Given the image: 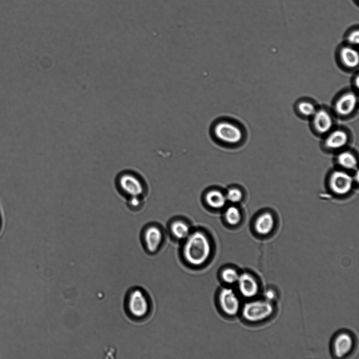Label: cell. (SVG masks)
<instances>
[{
	"mask_svg": "<svg viewBox=\"0 0 359 359\" xmlns=\"http://www.w3.org/2000/svg\"><path fill=\"white\" fill-rule=\"evenodd\" d=\"M338 162L343 167L348 169H354L357 165V160L355 157L349 152H344L338 156Z\"/></svg>",
	"mask_w": 359,
	"mask_h": 359,
	"instance_id": "obj_19",
	"label": "cell"
},
{
	"mask_svg": "<svg viewBox=\"0 0 359 359\" xmlns=\"http://www.w3.org/2000/svg\"><path fill=\"white\" fill-rule=\"evenodd\" d=\"M354 85L357 89L358 88V86H359V77L358 75H357L354 79Z\"/></svg>",
	"mask_w": 359,
	"mask_h": 359,
	"instance_id": "obj_26",
	"label": "cell"
},
{
	"mask_svg": "<svg viewBox=\"0 0 359 359\" xmlns=\"http://www.w3.org/2000/svg\"><path fill=\"white\" fill-rule=\"evenodd\" d=\"M275 219L270 213H264L256 219L255 223V230L260 235H267L273 230Z\"/></svg>",
	"mask_w": 359,
	"mask_h": 359,
	"instance_id": "obj_14",
	"label": "cell"
},
{
	"mask_svg": "<svg viewBox=\"0 0 359 359\" xmlns=\"http://www.w3.org/2000/svg\"><path fill=\"white\" fill-rule=\"evenodd\" d=\"M239 275L237 271L232 268H226L221 273L223 280L229 284H236Z\"/></svg>",
	"mask_w": 359,
	"mask_h": 359,
	"instance_id": "obj_21",
	"label": "cell"
},
{
	"mask_svg": "<svg viewBox=\"0 0 359 359\" xmlns=\"http://www.w3.org/2000/svg\"><path fill=\"white\" fill-rule=\"evenodd\" d=\"M124 308L127 316L131 318L144 317L148 312L149 304L143 291L139 288L130 289L125 298Z\"/></svg>",
	"mask_w": 359,
	"mask_h": 359,
	"instance_id": "obj_4",
	"label": "cell"
},
{
	"mask_svg": "<svg viewBox=\"0 0 359 359\" xmlns=\"http://www.w3.org/2000/svg\"><path fill=\"white\" fill-rule=\"evenodd\" d=\"M273 302L266 299L254 300L245 303L242 309L244 319L251 323H258L271 318L274 313Z\"/></svg>",
	"mask_w": 359,
	"mask_h": 359,
	"instance_id": "obj_3",
	"label": "cell"
},
{
	"mask_svg": "<svg viewBox=\"0 0 359 359\" xmlns=\"http://www.w3.org/2000/svg\"><path fill=\"white\" fill-rule=\"evenodd\" d=\"M116 184L119 193L128 198L140 197L144 193V187L140 179L128 171H123L118 174Z\"/></svg>",
	"mask_w": 359,
	"mask_h": 359,
	"instance_id": "obj_5",
	"label": "cell"
},
{
	"mask_svg": "<svg viewBox=\"0 0 359 359\" xmlns=\"http://www.w3.org/2000/svg\"><path fill=\"white\" fill-rule=\"evenodd\" d=\"M213 130L219 141L230 144L239 143L242 139V130L236 121L228 118L217 119L214 123Z\"/></svg>",
	"mask_w": 359,
	"mask_h": 359,
	"instance_id": "obj_2",
	"label": "cell"
},
{
	"mask_svg": "<svg viewBox=\"0 0 359 359\" xmlns=\"http://www.w3.org/2000/svg\"><path fill=\"white\" fill-rule=\"evenodd\" d=\"M225 218L230 225L235 226L240 222L241 215L239 210L235 206H231L225 213Z\"/></svg>",
	"mask_w": 359,
	"mask_h": 359,
	"instance_id": "obj_20",
	"label": "cell"
},
{
	"mask_svg": "<svg viewBox=\"0 0 359 359\" xmlns=\"http://www.w3.org/2000/svg\"><path fill=\"white\" fill-rule=\"evenodd\" d=\"M211 253V245L207 236L203 233L196 232L187 238L184 248L186 260L195 266L204 264Z\"/></svg>",
	"mask_w": 359,
	"mask_h": 359,
	"instance_id": "obj_1",
	"label": "cell"
},
{
	"mask_svg": "<svg viewBox=\"0 0 359 359\" xmlns=\"http://www.w3.org/2000/svg\"><path fill=\"white\" fill-rule=\"evenodd\" d=\"M353 178L348 173L341 171L334 172L330 178L329 184L335 194L344 195L349 193L352 187Z\"/></svg>",
	"mask_w": 359,
	"mask_h": 359,
	"instance_id": "obj_7",
	"label": "cell"
},
{
	"mask_svg": "<svg viewBox=\"0 0 359 359\" xmlns=\"http://www.w3.org/2000/svg\"><path fill=\"white\" fill-rule=\"evenodd\" d=\"M311 119L314 130L319 134H327L333 129L334 122L332 114L325 107L318 108Z\"/></svg>",
	"mask_w": 359,
	"mask_h": 359,
	"instance_id": "obj_8",
	"label": "cell"
},
{
	"mask_svg": "<svg viewBox=\"0 0 359 359\" xmlns=\"http://www.w3.org/2000/svg\"><path fill=\"white\" fill-rule=\"evenodd\" d=\"M141 204V200L139 196H133L128 198L127 205L131 209L139 207Z\"/></svg>",
	"mask_w": 359,
	"mask_h": 359,
	"instance_id": "obj_24",
	"label": "cell"
},
{
	"mask_svg": "<svg viewBox=\"0 0 359 359\" xmlns=\"http://www.w3.org/2000/svg\"><path fill=\"white\" fill-rule=\"evenodd\" d=\"M206 201L210 207L220 209L225 206L228 200L226 196L221 192L217 190H213L206 195Z\"/></svg>",
	"mask_w": 359,
	"mask_h": 359,
	"instance_id": "obj_16",
	"label": "cell"
},
{
	"mask_svg": "<svg viewBox=\"0 0 359 359\" xmlns=\"http://www.w3.org/2000/svg\"><path fill=\"white\" fill-rule=\"evenodd\" d=\"M219 303L222 311L230 316H234L240 308V302L235 291L230 288H223L219 294Z\"/></svg>",
	"mask_w": 359,
	"mask_h": 359,
	"instance_id": "obj_9",
	"label": "cell"
},
{
	"mask_svg": "<svg viewBox=\"0 0 359 359\" xmlns=\"http://www.w3.org/2000/svg\"><path fill=\"white\" fill-rule=\"evenodd\" d=\"M276 297V293L273 290L269 289L266 291L264 294L265 299L273 302Z\"/></svg>",
	"mask_w": 359,
	"mask_h": 359,
	"instance_id": "obj_25",
	"label": "cell"
},
{
	"mask_svg": "<svg viewBox=\"0 0 359 359\" xmlns=\"http://www.w3.org/2000/svg\"><path fill=\"white\" fill-rule=\"evenodd\" d=\"M171 230L174 236L179 239H186L190 235L189 226L181 221L174 222L172 225Z\"/></svg>",
	"mask_w": 359,
	"mask_h": 359,
	"instance_id": "obj_18",
	"label": "cell"
},
{
	"mask_svg": "<svg viewBox=\"0 0 359 359\" xmlns=\"http://www.w3.org/2000/svg\"><path fill=\"white\" fill-rule=\"evenodd\" d=\"M298 113L303 117L311 119L316 113L318 108L313 102L303 100L299 102L296 106Z\"/></svg>",
	"mask_w": 359,
	"mask_h": 359,
	"instance_id": "obj_17",
	"label": "cell"
},
{
	"mask_svg": "<svg viewBox=\"0 0 359 359\" xmlns=\"http://www.w3.org/2000/svg\"><path fill=\"white\" fill-rule=\"evenodd\" d=\"M242 193L238 189L232 188L229 191L226 196L227 200L233 203H237L242 198Z\"/></svg>",
	"mask_w": 359,
	"mask_h": 359,
	"instance_id": "obj_23",
	"label": "cell"
},
{
	"mask_svg": "<svg viewBox=\"0 0 359 359\" xmlns=\"http://www.w3.org/2000/svg\"><path fill=\"white\" fill-rule=\"evenodd\" d=\"M237 284L239 292L244 298H253L259 293V283L256 278L251 274L244 273L240 275Z\"/></svg>",
	"mask_w": 359,
	"mask_h": 359,
	"instance_id": "obj_10",
	"label": "cell"
},
{
	"mask_svg": "<svg viewBox=\"0 0 359 359\" xmlns=\"http://www.w3.org/2000/svg\"><path fill=\"white\" fill-rule=\"evenodd\" d=\"M354 345L353 336L346 332L336 335L333 343V351L336 357L343 358L352 351Z\"/></svg>",
	"mask_w": 359,
	"mask_h": 359,
	"instance_id": "obj_11",
	"label": "cell"
},
{
	"mask_svg": "<svg viewBox=\"0 0 359 359\" xmlns=\"http://www.w3.org/2000/svg\"><path fill=\"white\" fill-rule=\"evenodd\" d=\"M162 233L156 227L147 229L144 234V240L148 250L154 253L158 250L162 240Z\"/></svg>",
	"mask_w": 359,
	"mask_h": 359,
	"instance_id": "obj_15",
	"label": "cell"
},
{
	"mask_svg": "<svg viewBox=\"0 0 359 359\" xmlns=\"http://www.w3.org/2000/svg\"><path fill=\"white\" fill-rule=\"evenodd\" d=\"M338 58L345 68L354 70L358 67L359 55L354 47L347 44L341 47L338 52Z\"/></svg>",
	"mask_w": 359,
	"mask_h": 359,
	"instance_id": "obj_12",
	"label": "cell"
},
{
	"mask_svg": "<svg viewBox=\"0 0 359 359\" xmlns=\"http://www.w3.org/2000/svg\"><path fill=\"white\" fill-rule=\"evenodd\" d=\"M353 1H355V4L357 5L358 4V0H353Z\"/></svg>",
	"mask_w": 359,
	"mask_h": 359,
	"instance_id": "obj_27",
	"label": "cell"
},
{
	"mask_svg": "<svg viewBox=\"0 0 359 359\" xmlns=\"http://www.w3.org/2000/svg\"><path fill=\"white\" fill-rule=\"evenodd\" d=\"M358 105V98L353 91H347L340 95L333 104L334 114L342 118L354 114Z\"/></svg>",
	"mask_w": 359,
	"mask_h": 359,
	"instance_id": "obj_6",
	"label": "cell"
},
{
	"mask_svg": "<svg viewBox=\"0 0 359 359\" xmlns=\"http://www.w3.org/2000/svg\"><path fill=\"white\" fill-rule=\"evenodd\" d=\"M327 134L325 143L329 149L342 148L346 145L349 140L348 133L342 128L332 129Z\"/></svg>",
	"mask_w": 359,
	"mask_h": 359,
	"instance_id": "obj_13",
	"label": "cell"
},
{
	"mask_svg": "<svg viewBox=\"0 0 359 359\" xmlns=\"http://www.w3.org/2000/svg\"><path fill=\"white\" fill-rule=\"evenodd\" d=\"M347 44L355 47L359 44V31L358 26H354L349 29L346 35Z\"/></svg>",
	"mask_w": 359,
	"mask_h": 359,
	"instance_id": "obj_22",
	"label": "cell"
}]
</instances>
